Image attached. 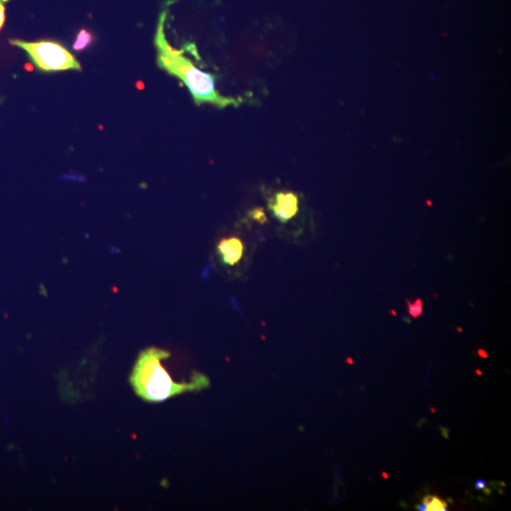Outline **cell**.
<instances>
[{"instance_id": "obj_1", "label": "cell", "mask_w": 511, "mask_h": 511, "mask_svg": "<svg viewBox=\"0 0 511 511\" xmlns=\"http://www.w3.org/2000/svg\"><path fill=\"white\" fill-rule=\"evenodd\" d=\"M170 353L156 347L143 350L138 357L131 376L135 392L150 403H160L188 391H197L209 386L208 378L195 373L190 382H175L162 366L161 361Z\"/></svg>"}, {"instance_id": "obj_2", "label": "cell", "mask_w": 511, "mask_h": 511, "mask_svg": "<svg viewBox=\"0 0 511 511\" xmlns=\"http://www.w3.org/2000/svg\"><path fill=\"white\" fill-rule=\"evenodd\" d=\"M165 17V13L160 17L155 39L158 67L185 83L197 104L209 103L219 108L238 106L239 101L222 96L215 89V79L211 74L197 68L189 58L182 54V51L169 44L164 32Z\"/></svg>"}, {"instance_id": "obj_3", "label": "cell", "mask_w": 511, "mask_h": 511, "mask_svg": "<svg viewBox=\"0 0 511 511\" xmlns=\"http://www.w3.org/2000/svg\"><path fill=\"white\" fill-rule=\"evenodd\" d=\"M11 44L23 49L43 71L81 70L80 63L71 53L61 44L53 41L27 42L22 40H11Z\"/></svg>"}, {"instance_id": "obj_4", "label": "cell", "mask_w": 511, "mask_h": 511, "mask_svg": "<svg viewBox=\"0 0 511 511\" xmlns=\"http://www.w3.org/2000/svg\"><path fill=\"white\" fill-rule=\"evenodd\" d=\"M273 213L280 221L291 220L298 211V198L293 192H280L272 205Z\"/></svg>"}, {"instance_id": "obj_5", "label": "cell", "mask_w": 511, "mask_h": 511, "mask_svg": "<svg viewBox=\"0 0 511 511\" xmlns=\"http://www.w3.org/2000/svg\"><path fill=\"white\" fill-rule=\"evenodd\" d=\"M218 249L224 262L234 265L239 262L242 256L243 245L239 238H228L220 242Z\"/></svg>"}, {"instance_id": "obj_6", "label": "cell", "mask_w": 511, "mask_h": 511, "mask_svg": "<svg viewBox=\"0 0 511 511\" xmlns=\"http://www.w3.org/2000/svg\"><path fill=\"white\" fill-rule=\"evenodd\" d=\"M94 40V36L93 34L88 32L87 30H81L77 35V38L74 42V45H73V48L77 51H81L83 50L84 48H87Z\"/></svg>"}, {"instance_id": "obj_7", "label": "cell", "mask_w": 511, "mask_h": 511, "mask_svg": "<svg viewBox=\"0 0 511 511\" xmlns=\"http://www.w3.org/2000/svg\"><path fill=\"white\" fill-rule=\"evenodd\" d=\"M423 503L427 506L429 511H447V503L440 500L437 496L427 495L424 497Z\"/></svg>"}, {"instance_id": "obj_8", "label": "cell", "mask_w": 511, "mask_h": 511, "mask_svg": "<svg viewBox=\"0 0 511 511\" xmlns=\"http://www.w3.org/2000/svg\"><path fill=\"white\" fill-rule=\"evenodd\" d=\"M407 306H408V311H409V314L413 317V318H417L419 317L421 314H422V310H423V307H422V301L421 299H416L415 303H411L409 301H407Z\"/></svg>"}, {"instance_id": "obj_9", "label": "cell", "mask_w": 511, "mask_h": 511, "mask_svg": "<svg viewBox=\"0 0 511 511\" xmlns=\"http://www.w3.org/2000/svg\"><path fill=\"white\" fill-rule=\"evenodd\" d=\"M250 214H251L253 219H255V220H257V221H259L261 223L265 222V220H266L265 219V214H264V212L262 211V209H254Z\"/></svg>"}, {"instance_id": "obj_10", "label": "cell", "mask_w": 511, "mask_h": 511, "mask_svg": "<svg viewBox=\"0 0 511 511\" xmlns=\"http://www.w3.org/2000/svg\"><path fill=\"white\" fill-rule=\"evenodd\" d=\"M8 0H0V29L5 21V2Z\"/></svg>"}, {"instance_id": "obj_11", "label": "cell", "mask_w": 511, "mask_h": 511, "mask_svg": "<svg viewBox=\"0 0 511 511\" xmlns=\"http://www.w3.org/2000/svg\"><path fill=\"white\" fill-rule=\"evenodd\" d=\"M486 486H487V485H486V482H485V480H483V479H479V480H477L476 482V489H478V490H483V489H485V488H486Z\"/></svg>"}, {"instance_id": "obj_12", "label": "cell", "mask_w": 511, "mask_h": 511, "mask_svg": "<svg viewBox=\"0 0 511 511\" xmlns=\"http://www.w3.org/2000/svg\"><path fill=\"white\" fill-rule=\"evenodd\" d=\"M416 510L419 511H427V506L423 503V504H421V505H418V506L416 507Z\"/></svg>"}, {"instance_id": "obj_13", "label": "cell", "mask_w": 511, "mask_h": 511, "mask_svg": "<svg viewBox=\"0 0 511 511\" xmlns=\"http://www.w3.org/2000/svg\"><path fill=\"white\" fill-rule=\"evenodd\" d=\"M478 355L481 357V358H487V352H486L484 349H482V348H480V349L478 350Z\"/></svg>"}, {"instance_id": "obj_14", "label": "cell", "mask_w": 511, "mask_h": 511, "mask_svg": "<svg viewBox=\"0 0 511 511\" xmlns=\"http://www.w3.org/2000/svg\"><path fill=\"white\" fill-rule=\"evenodd\" d=\"M476 375H478V376H481V375H482V372H481V370H479V369H476Z\"/></svg>"}, {"instance_id": "obj_15", "label": "cell", "mask_w": 511, "mask_h": 511, "mask_svg": "<svg viewBox=\"0 0 511 511\" xmlns=\"http://www.w3.org/2000/svg\"><path fill=\"white\" fill-rule=\"evenodd\" d=\"M382 476H383V478H384V479H387V478H388V476H387V474H385V473H382Z\"/></svg>"}, {"instance_id": "obj_16", "label": "cell", "mask_w": 511, "mask_h": 511, "mask_svg": "<svg viewBox=\"0 0 511 511\" xmlns=\"http://www.w3.org/2000/svg\"><path fill=\"white\" fill-rule=\"evenodd\" d=\"M347 363H349V364L351 365V364H352V360H351V359H348V360H347Z\"/></svg>"}, {"instance_id": "obj_17", "label": "cell", "mask_w": 511, "mask_h": 511, "mask_svg": "<svg viewBox=\"0 0 511 511\" xmlns=\"http://www.w3.org/2000/svg\"><path fill=\"white\" fill-rule=\"evenodd\" d=\"M431 412H433V413H435V410H434V408H431Z\"/></svg>"}]
</instances>
